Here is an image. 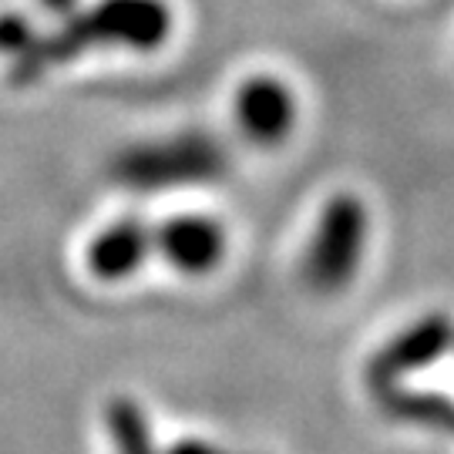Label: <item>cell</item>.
<instances>
[{
	"label": "cell",
	"instance_id": "obj_1",
	"mask_svg": "<svg viewBox=\"0 0 454 454\" xmlns=\"http://www.w3.org/2000/svg\"><path fill=\"white\" fill-rule=\"evenodd\" d=\"M367 249H371V212L364 199L350 192L330 195L317 215V229L303 256V279L309 283V290H347L364 270Z\"/></svg>",
	"mask_w": 454,
	"mask_h": 454
},
{
	"label": "cell",
	"instance_id": "obj_2",
	"mask_svg": "<svg viewBox=\"0 0 454 454\" xmlns=\"http://www.w3.org/2000/svg\"><path fill=\"white\" fill-rule=\"evenodd\" d=\"M168 34V11L162 0H105L95 14L74 27L71 48L88 41H118L131 48H155Z\"/></svg>",
	"mask_w": 454,
	"mask_h": 454
},
{
	"label": "cell",
	"instance_id": "obj_3",
	"mask_svg": "<svg viewBox=\"0 0 454 454\" xmlns=\"http://www.w3.org/2000/svg\"><path fill=\"white\" fill-rule=\"evenodd\" d=\"M236 125L249 142L256 145H283L290 138V131L296 129V95L290 91V84L273 74H256L246 78L243 88L236 91Z\"/></svg>",
	"mask_w": 454,
	"mask_h": 454
},
{
	"label": "cell",
	"instance_id": "obj_4",
	"mask_svg": "<svg viewBox=\"0 0 454 454\" xmlns=\"http://www.w3.org/2000/svg\"><path fill=\"white\" fill-rule=\"evenodd\" d=\"M159 249L185 273H209L226 256V232L209 215H179L159 232Z\"/></svg>",
	"mask_w": 454,
	"mask_h": 454
},
{
	"label": "cell",
	"instance_id": "obj_5",
	"mask_svg": "<svg viewBox=\"0 0 454 454\" xmlns=\"http://www.w3.org/2000/svg\"><path fill=\"white\" fill-rule=\"evenodd\" d=\"M148 253V236L138 223H118V226L105 229L98 236L91 249H88V266L95 270L101 279H121L129 276L142 256Z\"/></svg>",
	"mask_w": 454,
	"mask_h": 454
},
{
	"label": "cell",
	"instance_id": "obj_6",
	"mask_svg": "<svg viewBox=\"0 0 454 454\" xmlns=\"http://www.w3.org/2000/svg\"><path fill=\"white\" fill-rule=\"evenodd\" d=\"M448 320H427V324H418L414 330L401 333L397 340L390 343L380 357V373H387L390 367H424L438 357L441 343L448 340Z\"/></svg>",
	"mask_w": 454,
	"mask_h": 454
},
{
	"label": "cell",
	"instance_id": "obj_7",
	"mask_svg": "<svg viewBox=\"0 0 454 454\" xmlns=\"http://www.w3.org/2000/svg\"><path fill=\"white\" fill-rule=\"evenodd\" d=\"M24 31H27V27H24L17 17H4V20H0V44H4V48H20V44L27 41Z\"/></svg>",
	"mask_w": 454,
	"mask_h": 454
}]
</instances>
